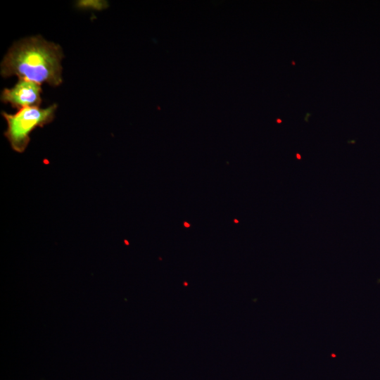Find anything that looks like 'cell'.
Segmentation results:
<instances>
[{"label":"cell","instance_id":"obj_1","mask_svg":"<svg viewBox=\"0 0 380 380\" xmlns=\"http://www.w3.org/2000/svg\"><path fill=\"white\" fill-rule=\"evenodd\" d=\"M63 57L61 46L42 37H32L13 44L1 63V75L58 86L62 82Z\"/></svg>","mask_w":380,"mask_h":380},{"label":"cell","instance_id":"obj_2","mask_svg":"<svg viewBox=\"0 0 380 380\" xmlns=\"http://www.w3.org/2000/svg\"><path fill=\"white\" fill-rule=\"evenodd\" d=\"M57 105L53 104L45 108L39 107L25 108L15 114L2 112L7 123L4 136L8 139L12 149L23 153L30 141V134L37 127H43L51 122L55 116Z\"/></svg>","mask_w":380,"mask_h":380},{"label":"cell","instance_id":"obj_3","mask_svg":"<svg viewBox=\"0 0 380 380\" xmlns=\"http://www.w3.org/2000/svg\"><path fill=\"white\" fill-rule=\"evenodd\" d=\"M42 91L41 84L19 79L14 87L2 91L1 100L18 110L39 107L42 102Z\"/></svg>","mask_w":380,"mask_h":380},{"label":"cell","instance_id":"obj_4","mask_svg":"<svg viewBox=\"0 0 380 380\" xmlns=\"http://www.w3.org/2000/svg\"><path fill=\"white\" fill-rule=\"evenodd\" d=\"M81 3H79V5L80 7H91L94 9H101L105 8L104 4L106 3H103V1H80Z\"/></svg>","mask_w":380,"mask_h":380},{"label":"cell","instance_id":"obj_5","mask_svg":"<svg viewBox=\"0 0 380 380\" xmlns=\"http://www.w3.org/2000/svg\"><path fill=\"white\" fill-rule=\"evenodd\" d=\"M186 222H185V224H184L185 226H186V227H189V224H186Z\"/></svg>","mask_w":380,"mask_h":380}]
</instances>
